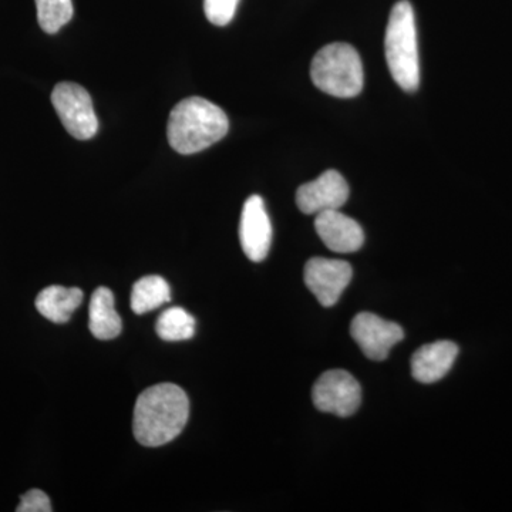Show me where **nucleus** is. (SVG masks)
I'll return each mask as SVG.
<instances>
[{
  "label": "nucleus",
  "instance_id": "f257e3e1",
  "mask_svg": "<svg viewBox=\"0 0 512 512\" xmlns=\"http://www.w3.org/2000/svg\"><path fill=\"white\" fill-rule=\"evenodd\" d=\"M188 417L187 393L177 384H156L138 396L134 407V437L141 446H164L183 433Z\"/></svg>",
  "mask_w": 512,
  "mask_h": 512
},
{
  "label": "nucleus",
  "instance_id": "f03ea898",
  "mask_svg": "<svg viewBox=\"0 0 512 512\" xmlns=\"http://www.w3.org/2000/svg\"><path fill=\"white\" fill-rule=\"evenodd\" d=\"M229 121L225 111L202 97L180 101L168 119V143L183 156L207 150L227 136Z\"/></svg>",
  "mask_w": 512,
  "mask_h": 512
},
{
  "label": "nucleus",
  "instance_id": "7ed1b4c3",
  "mask_svg": "<svg viewBox=\"0 0 512 512\" xmlns=\"http://www.w3.org/2000/svg\"><path fill=\"white\" fill-rule=\"evenodd\" d=\"M384 52L394 82L404 92H416L420 84L419 46L413 6L407 0L393 6L387 23Z\"/></svg>",
  "mask_w": 512,
  "mask_h": 512
},
{
  "label": "nucleus",
  "instance_id": "20e7f679",
  "mask_svg": "<svg viewBox=\"0 0 512 512\" xmlns=\"http://www.w3.org/2000/svg\"><path fill=\"white\" fill-rule=\"evenodd\" d=\"M311 77L319 90L340 99L356 97L365 84L362 59L348 43H332L320 49L313 57Z\"/></svg>",
  "mask_w": 512,
  "mask_h": 512
},
{
  "label": "nucleus",
  "instance_id": "39448f33",
  "mask_svg": "<svg viewBox=\"0 0 512 512\" xmlns=\"http://www.w3.org/2000/svg\"><path fill=\"white\" fill-rule=\"evenodd\" d=\"M52 103L67 133L77 140H90L99 130L92 97L80 84L62 82L52 93Z\"/></svg>",
  "mask_w": 512,
  "mask_h": 512
},
{
  "label": "nucleus",
  "instance_id": "423d86ee",
  "mask_svg": "<svg viewBox=\"0 0 512 512\" xmlns=\"http://www.w3.org/2000/svg\"><path fill=\"white\" fill-rule=\"evenodd\" d=\"M312 399L319 412L349 417L362 404V387L346 370H328L316 380Z\"/></svg>",
  "mask_w": 512,
  "mask_h": 512
},
{
  "label": "nucleus",
  "instance_id": "0eeeda50",
  "mask_svg": "<svg viewBox=\"0 0 512 512\" xmlns=\"http://www.w3.org/2000/svg\"><path fill=\"white\" fill-rule=\"evenodd\" d=\"M350 335L363 355L376 362L387 359L390 350L404 339L402 326L370 312L357 313L350 325Z\"/></svg>",
  "mask_w": 512,
  "mask_h": 512
},
{
  "label": "nucleus",
  "instance_id": "6e6552de",
  "mask_svg": "<svg viewBox=\"0 0 512 512\" xmlns=\"http://www.w3.org/2000/svg\"><path fill=\"white\" fill-rule=\"evenodd\" d=\"M352 265L340 259L312 258L305 265V285L325 308L336 305L352 281Z\"/></svg>",
  "mask_w": 512,
  "mask_h": 512
},
{
  "label": "nucleus",
  "instance_id": "1a4fd4ad",
  "mask_svg": "<svg viewBox=\"0 0 512 512\" xmlns=\"http://www.w3.org/2000/svg\"><path fill=\"white\" fill-rule=\"evenodd\" d=\"M349 198V185L343 175L335 170L325 171L316 180L299 187L296 204L303 214L340 210Z\"/></svg>",
  "mask_w": 512,
  "mask_h": 512
},
{
  "label": "nucleus",
  "instance_id": "9d476101",
  "mask_svg": "<svg viewBox=\"0 0 512 512\" xmlns=\"http://www.w3.org/2000/svg\"><path fill=\"white\" fill-rule=\"evenodd\" d=\"M239 239L245 255L252 262H262L272 244V225L265 202L259 195H251L242 208Z\"/></svg>",
  "mask_w": 512,
  "mask_h": 512
},
{
  "label": "nucleus",
  "instance_id": "9b49d317",
  "mask_svg": "<svg viewBox=\"0 0 512 512\" xmlns=\"http://www.w3.org/2000/svg\"><path fill=\"white\" fill-rule=\"evenodd\" d=\"M316 232L330 251L352 254L365 244V232L359 222L340 210L320 212L315 220Z\"/></svg>",
  "mask_w": 512,
  "mask_h": 512
},
{
  "label": "nucleus",
  "instance_id": "f8f14e48",
  "mask_svg": "<svg viewBox=\"0 0 512 512\" xmlns=\"http://www.w3.org/2000/svg\"><path fill=\"white\" fill-rule=\"evenodd\" d=\"M458 356V346L450 340H439L421 346L412 357V375L417 382H439L450 372Z\"/></svg>",
  "mask_w": 512,
  "mask_h": 512
},
{
  "label": "nucleus",
  "instance_id": "ddd939ff",
  "mask_svg": "<svg viewBox=\"0 0 512 512\" xmlns=\"http://www.w3.org/2000/svg\"><path fill=\"white\" fill-rule=\"evenodd\" d=\"M89 329L96 339L117 338L123 330V320L114 305V295L109 288H97L90 299Z\"/></svg>",
  "mask_w": 512,
  "mask_h": 512
},
{
  "label": "nucleus",
  "instance_id": "4468645a",
  "mask_svg": "<svg viewBox=\"0 0 512 512\" xmlns=\"http://www.w3.org/2000/svg\"><path fill=\"white\" fill-rule=\"evenodd\" d=\"M83 298L82 289L53 285L37 295L36 309L43 318L62 325L69 322L74 311L82 305Z\"/></svg>",
  "mask_w": 512,
  "mask_h": 512
},
{
  "label": "nucleus",
  "instance_id": "2eb2a0df",
  "mask_svg": "<svg viewBox=\"0 0 512 512\" xmlns=\"http://www.w3.org/2000/svg\"><path fill=\"white\" fill-rule=\"evenodd\" d=\"M170 301V285L158 275H148L138 279L131 292V309L137 315L156 311Z\"/></svg>",
  "mask_w": 512,
  "mask_h": 512
},
{
  "label": "nucleus",
  "instance_id": "dca6fc26",
  "mask_svg": "<svg viewBox=\"0 0 512 512\" xmlns=\"http://www.w3.org/2000/svg\"><path fill=\"white\" fill-rule=\"evenodd\" d=\"M157 335L165 342H180L195 335V319L191 313L174 306L161 313L157 319Z\"/></svg>",
  "mask_w": 512,
  "mask_h": 512
},
{
  "label": "nucleus",
  "instance_id": "f3484780",
  "mask_svg": "<svg viewBox=\"0 0 512 512\" xmlns=\"http://www.w3.org/2000/svg\"><path fill=\"white\" fill-rule=\"evenodd\" d=\"M37 20L47 35H55L73 18L72 0H35Z\"/></svg>",
  "mask_w": 512,
  "mask_h": 512
},
{
  "label": "nucleus",
  "instance_id": "a211bd4d",
  "mask_svg": "<svg viewBox=\"0 0 512 512\" xmlns=\"http://www.w3.org/2000/svg\"><path fill=\"white\" fill-rule=\"evenodd\" d=\"M239 0H204V12L212 25L227 26L234 19Z\"/></svg>",
  "mask_w": 512,
  "mask_h": 512
},
{
  "label": "nucleus",
  "instance_id": "6ab92c4d",
  "mask_svg": "<svg viewBox=\"0 0 512 512\" xmlns=\"http://www.w3.org/2000/svg\"><path fill=\"white\" fill-rule=\"evenodd\" d=\"M18 512H50L53 511L49 497L42 490H30L20 498Z\"/></svg>",
  "mask_w": 512,
  "mask_h": 512
}]
</instances>
